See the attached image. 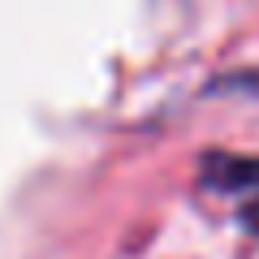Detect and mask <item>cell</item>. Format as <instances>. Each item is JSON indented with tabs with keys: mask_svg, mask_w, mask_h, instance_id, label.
I'll return each instance as SVG.
<instances>
[{
	"mask_svg": "<svg viewBox=\"0 0 259 259\" xmlns=\"http://www.w3.org/2000/svg\"><path fill=\"white\" fill-rule=\"evenodd\" d=\"M203 186L221 199H229L238 221L250 233H259V156H225L212 151L203 160Z\"/></svg>",
	"mask_w": 259,
	"mask_h": 259,
	"instance_id": "cell-1",
	"label": "cell"
}]
</instances>
